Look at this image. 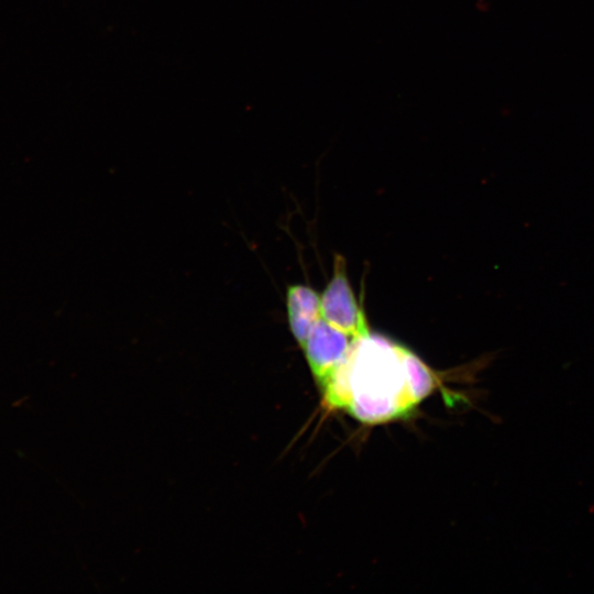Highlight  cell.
<instances>
[{
	"label": "cell",
	"instance_id": "1",
	"mask_svg": "<svg viewBox=\"0 0 594 594\" xmlns=\"http://www.w3.org/2000/svg\"><path fill=\"white\" fill-rule=\"evenodd\" d=\"M431 370L408 349L377 334L353 341L320 389L330 408L366 424L407 415L435 387Z\"/></svg>",
	"mask_w": 594,
	"mask_h": 594
},
{
	"label": "cell",
	"instance_id": "2",
	"mask_svg": "<svg viewBox=\"0 0 594 594\" xmlns=\"http://www.w3.org/2000/svg\"><path fill=\"white\" fill-rule=\"evenodd\" d=\"M320 314L324 321L354 340L371 334L365 312L355 298L341 255H336L333 275L320 296Z\"/></svg>",
	"mask_w": 594,
	"mask_h": 594
},
{
	"label": "cell",
	"instance_id": "3",
	"mask_svg": "<svg viewBox=\"0 0 594 594\" xmlns=\"http://www.w3.org/2000/svg\"><path fill=\"white\" fill-rule=\"evenodd\" d=\"M353 341L354 339L322 318L315 322L301 349L320 387L344 361Z\"/></svg>",
	"mask_w": 594,
	"mask_h": 594
},
{
	"label": "cell",
	"instance_id": "4",
	"mask_svg": "<svg viewBox=\"0 0 594 594\" xmlns=\"http://www.w3.org/2000/svg\"><path fill=\"white\" fill-rule=\"evenodd\" d=\"M286 310L290 332L301 346L315 322L321 318L320 296L307 285H289L286 290Z\"/></svg>",
	"mask_w": 594,
	"mask_h": 594
}]
</instances>
